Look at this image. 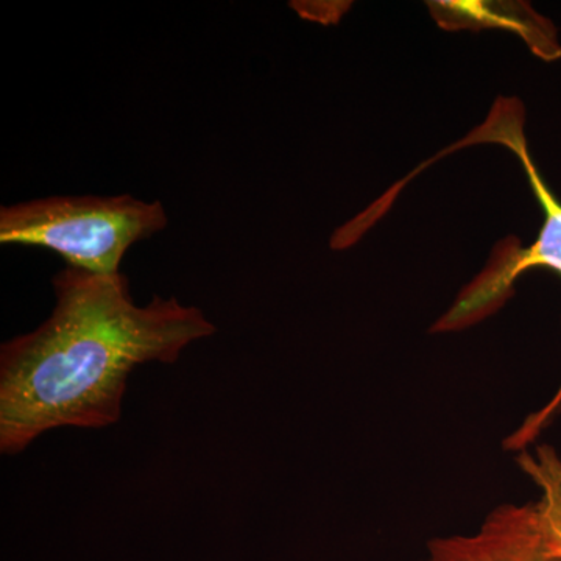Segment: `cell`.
Masks as SVG:
<instances>
[{
	"label": "cell",
	"instance_id": "1",
	"mask_svg": "<svg viewBox=\"0 0 561 561\" xmlns=\"http://www.w3.org/2000/svg\"><path fill=\"white\" fill-rule=\"evenodd\" d=\"M55 308L35 331L0 348V451L16 456L60 427L116 424L128 376L149 362L173 364L216 327L175 297L133 300L124 273L62 268Z\"/></svg>",
	"mask_w": 561,
	"mask_h": 561
},
{
	"label": "cell",
	"instance_id": "2",
	"mask_svg": "<svg viewBox=\"0 0 561 561\" xmlns=\"http://www.w3.org/2000/svg\"><path fill=\"white\" fill-rule=\"evenodd\" d=\"M478 144H500L522 162L531 192L540 203L542 225L530 247H522L515 238H507L494 247L489 264L470 284L461 289L449 311L432 328L434 332L465 330L486 319L512 297L515 280L534 268H546L561 278V202L542 180L540 171L530 157L524 136V106L515 98H497L489 117L459 142L446 147L437 157L431 158L416 169V173L430 168L432 162L449 157L454 151ZM561 409V386L556 397L541 411L524 421L518 431L505 442V448L523 451L538 437L542 427Z\"/></svg>",
	"mask_w": 561,
	"mask_h": 561
},
{
	"label": "cell",
	"instance_id": "3",
	"mask_svg": "<svg viewBox=\"0 0 561 561\" xmlns=\"http://www.w3.org/2000/svg\"><path fill=\"white\" fill-rule=\"evenodd\" d=\"M168 225L161 202L130 194L55 195L2 206L0 243L47 249L60 254L68 267L116 275L135 243Z\"/></svg>",
	"mask_w": 561,
	"mask_h": 561
},
{
	"label": "cell",
	"instance_id": "4",
	"mask_svg": "<svg viewBox=\"0 0 561 561\" xmlns=\"http://www.w3.org/2000/svg\"><path fill=\"white\" fill-rule=\"evenodd\" d=\"M420 561H561L548 551L535 504L494 508L471 535L435 538Z\"/></svg>",
	"mask_w": 561,
	"mask_h": 561
},
{
	"label": "cell",
	"instance_id": "5",
	"mask_svg": "<svg viewBox=\"0 0 561 561\" xmlns=\"http://www.w3.org/2000/svg\"><path fill=\"white\" fill-rule=\"evenodd\" d=\"M430 10L437 24L446 31H481L505 28L526 41L527 46L542 60H557L561 47L553 25L540 16L529 3L524 2H430Z\"/></svg>",
	"mask_w": 561,
	"mask_h": 561
},
{
	"label": "cell",
	"instance_id": "6",
	"mask_svg": "<svg viewBox=\"0 0 561 561\" xmlns=\"http://www.w3.org/2000/svg\"><path fill=\"white\" fill-rule=\"evenodd\" d=\"M518 465L540 489V501L535 504L538 523L548 551L561 559V457L542 445L534 453L523 449Z\"/></svg>",
	"mask_w": 561,
	"mask_h": 561
}]
</instances>
